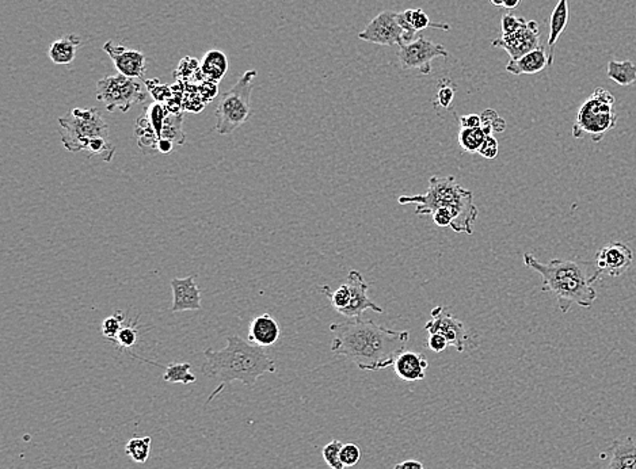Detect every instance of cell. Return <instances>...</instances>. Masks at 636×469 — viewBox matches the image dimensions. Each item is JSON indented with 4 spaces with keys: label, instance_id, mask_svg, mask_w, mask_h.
Listing matches in <instances>:
<instances>
[{
    "label": "cell",
    "instance_id": "9",
    "mask_svg": "<svg viewBox=\"0 0 636 469\" xmlns=\"http://www.w3.org/2000/svg\"><path fill=\"white\" fill-rule=\"evenodd\" d=\"M449 53L441 44H434L423 35L399 48L398 57L403 69H418L423 75L432 72V62L439 57H448Z\"/></svg>",
    "mask_w": 636,
    "mask_h": 469
},
{
    "label": "cell",
    "instance_id": "19",
    "mask_svg": "<svg viewBox=\"0 0 636 469\" xmlns=\"http://www.w3.org/2000/svg\"><path fill=\"white\" fill-rule=\"evenodd\" d=\"M547 67H549L548 53L544 46H539L517 60H510L506 65V71L513 75H535Z\"/></svg>",
    "mask_w": 636,
    "mask_h": 469
},
{
    "label": "cell",
    "instance_id": "22",
    "mask_svg": "<svg viewBox=\"0 0 636 469\" xmlns=\"http://www.w3.org/2000/svg\"><path fill=\"white\" fill-rule=\"evenodd\" d=\"M608 469H636V443L633 438L613 442Z\"/></svg>",
    "mask_w": 636,
    "mask_h": 469
},
{
    "label": "cell",
    "instance_id": "8",
    "mask_svg": "<svg viewBox=\"0 0 636 469\" xmlns=\"http://www.w3.org/2000/svg\"><path fill=\"white\" fill-rule=\"evenodd\" d=\"M148 94L144 82L121 73L103 78L96 83V99L105 105L107 112L120 109L127 113L134 105L145 102Z\"/></svg>",
    "mask_w": 636,
    "mask_h": 469
},
{
    "label": "cell",
    "instance_id": "38",
    "mask_svg": "<svg viewBox=\"0 0 636 469\" xmlns=\"http://www.w3.org/2000/svg\"><path fill=\"white\" fill-rule=\"evenodd\" d=\"M361 459V449L355 443H345L341 449V461L348 467H354Z\"/></svg>",
    "mask_w": 636,
    "mask_h": 469
},
{
    "label": "cell",
    "instance_id": "7",
    "mask_svg": "<svg viewBox=\"0 0 636 469\" xmlns=\"http://www.w3.org/2000/svg\"><path fill=\"white\" fill-rule=\"evenodd\" d=\"M256 71L251 69L220 98L216 109V132L222 136L232 134L243 125L251 114V93Z\"/></svg>",
    "mask_w": 636,
    "mask_h": 469
},
{
    "label": "cell",
    "instance_id": "29",
    "mask_svg": "<svg viewBox=\"0 0 636 469\" xmlns=\"http://www.w3.org/2000/svg\"><path fill=\"white\" fill-rule=\"evenodd\" d=\"M321 293L328 297L331 306L335 308L337 312L342 315L349 308L351 293H350L349 286L346 285V282L341 285L337 290H331L328 286H323Z\"/></svg>",
    "mask_w": 636,
    "mask_h": 469
},
{
    "label": "cell",
    "instance_id": "32",
    "mask_svg": "<svg viewBox=\"0 0 636 469\" xmlns=\"http://www.w3.org/2000/svg\"><path fill=\"white\" fill-rule=\"evenodd\" d=\"M410 18H412V25L416 33L422 32L425 29H440L445 32L450 30V26L448 24H433L422 8H412Z\"/></svg>",
    "mask_w": 636,
    "mask_h": 469
},
{
    "label": "cell",
    "instance_id": "42",
    "mask_svg": "<svg viewBox=\"0 0 636 469\" xmlns=\"http://www.w3.org/2000/svg\"><path fill=\"white\" fill-rule=\"evenodd\" d=\"M432 216H433L434 222H436L439 227H452L453 219H452L450 213H449L448 211H445V209H439V211H436Z\"/></svg>",
    "mask_w": 636,
    "mask_h": 469
},
{
    "label": "cell",
    "instance_id": "45",
    "mask_svg": "<svg viewBox=\"0 0 636 469\" xmlns=\"http://www.w3.org/2000/svg\"><path fill=\"white\" fill-rule=\"evenodd\" d=\"M394 469H425L422 463L416 461V460H406V461H402L399 464H396Z\"/></svg>",
    "mask_w": 636,
    "mask_h": 469
},
{
    "label": "cell",
    "instance_id": "6",
    "mask_svg": "<svg viewBox=\"0 0 636 469\" xmlns=\"http://www.w3.org/2000/svg\"><path fill=\"white\" fill-rule=\"evenodd\" d=\"M59 124L62 143L69 152L86 151L96 139H109V125L96 107L72 109Z\"/></svg>",
    "mask_w": 636,
    "mask_h": 469
},
{
    "label": "cell",
    "instance_id": "41",
    "mask_svg": "<svg viewBox=\"0 0 636 469\" xmlns=\"http://www.w3.org/2000/svg\"><path fill=\"white\" fill-rule=\"evenodd\" d=\"M448 341L440 334H430L427 339V347L434 353H443L448 347Z\"/></svg>",
    "mask_w": 636,
    "mask_h": 469
},
{
    "label": "cell",
    "instance_id": "25",
    "mask_svg": "<svg viewBox=\"0 0 636 469\" xmlns=\"http://www.w3.org/2000/svg\"><path fill=\"white\" fill-rule=\"evenodd\" d=\"M182 123H184L182 114L170 113L167 116V118H166V123H164V127H163L160 139L170 140L177 147L184 145L185 141H186V137H185V132L182 129Z\"/></svg>",
    "mask_w": 636,
    "mask_h": 469
},
{
    "label": "cell",
    "instance_id": "11",
    "mask_svg": "<svg viewBox=\"0 0 636 469\" xmlns=\"http://www.w3.org/2000/svg\"><path fill=\"white\" fill-rule=\"evenodd\" d=\"M491 45L505 49L509 53L510 60H517L540 46L539 24L536 21H524L517 30L502 34V37L494 39Z\"/></svg>",
    "mask_w": 636,
    "mask_h": 469
},
{
    "label": "cell",
    "instance_id": "34",
    "mask_svg": "<svg viewBox=\"0 0 636 469\" xmlns=\"http://www.w3.org/2000/svg\"><path fill=\"white\" fill-rule=\"evenodd\" d=\"M480 120H482V127L487 132V134H493L494 132L500 133V132H504L505 127H506V123L504 118H501L497 112L494 110H484L482 114H480Z\"/></svg>",
    "mask_w": 636,
    "mask_h": 469
},
{
    "label": "cell",
    "instance_id": "47",
    "mask_svg": "<svg viewBox=\"0 0 636 469\" xmlns=\"http://www.w3.org/2000/svg\"><path fill=\"white\" fill-rule=\"evenodd\" d=\"M505 1H506V0H490V3H491L493 6H495V7H504V6H505Z\"/></svg>",
    "mask_w": 636,
    "mask_h": 469
},
{
    "label": "cell",
    "instance_id": "17",
    "mask_svg": "<svg viewBox=\"0 0 636 469\" xmlns=\"http://www.w3.org/2000/svg\"><path fill=\"white\" fill-rule=\"evenodd\" d=\"M392 366H394L395 373L400 380L407 381V382H414V381H421L426 377L429 362L421 353L405 350L396 357Z\"/></svg>",
    "mask_w": 636,
    "mask_h": 469
},
{
    "label": "cell",
    "instance_id": "44",
    "mask_svg": "<svg viewBox=\"0 0 636 469\" xmlns=\"http://www.w3.org/2000/svg\"><path fill=\"white\" fill-rule=\"evenodd\" d=\"M174 143H171L170 140H166V139H160L158 141V152L166 155V154H170L174 151Z\"/></svg>",
    "mask_w": 636,
    "mask_h": 469
},
{
    "label": "cell",
    "instance_id": "43",
    "mask_svg": "<svg viewBox=\"0 0 636 469\" xmlns=\"http://www.w3.org/2000/svg\"><path fill=\"white\" fill-rule=\"evenodd\" d=\"M460 124H461V127H479L482 125V120L479 114H470V116L461 117Z\"/></svg>",
    "mask_w": 636,
    "mask_h": 469
},
{
    "label": "cell",
    "instance_id": "33",
    "mask_svg": "<svg viewBox=\"0 0 636 469\" xmlns=\"http://www.w3.org/2000/svg\"><path fill=\"white\" fill-rule=\"evenodd\" d=\"M342 443L341 441H331L328 442L323 450H321V454H323V459L326 461V464L330 467L331 469H345V466L342 464L341 461V449H342Z\"/></svg>",
    "mask_w": 636,
    "mask_h": 469
},
{
    "label": "cell",
    "instance_id": "18",
    "mask_svg": "<svg viewBox=\"0 0 636 469\" xmlns=\"http://www.w3.org/2000/svg\"><path fill=\"white\" fill-rule=\"evenodd\" d=\"M280 335V326L269 313L256 316L249 326V342L259 347L273 346L279 341Z\"/></svg>",
    "mask_w": 636,
    "mask_h": 469
},
{
    "label": "cell",
    "instance_id": "35",
    "mask_svg": "<svg viewBox=\"0 0 636 469\" xmlns=\"http://www.w3.org/2000/svg\"><path fill=\"white\" fill-rule=\"evenodd\" d=\"M137 323L133 321L130 324H125L121 331L118 333L116 341L113 344H116L117 347L120 348H130L133 347L136 342H137V338H139V331H137Z\"/></svg>",
    "mask_w": 636,
    "mask_h": 469
},
{
    "label": "cell",
    "instance_id": "40",
    "mask_svg": "<svg viewBox=\"0 0 636 469\" xmlns=\"http://www.w3.org/2000/svg\"><path fill=\"white\" fill-rule=\"evenodd\" d=\"M524 18H518V17H514V15H505L502 18V22H501V26H502V34H509V33H513L514 30H517L522 24H524Z\"/></svg>",
    "mask_w": 636,
    "mask_h": 469
},
{
    "label": "cell",
    "instance_id": "31",
    "mask_svg": "<svg viewBox=\"0 0 636 469\" xmlns=\"http://www.w3.org/2000/svg\"><path fill=\"white\" fill-rule=\"evenodd\" d=\"M125 313L123 311H117V312L110 315L109 317H106L102 323V327H100V331H102V335L109 339L110 342H114L118 333L121 331V328L125 326Z\"/></svg>",
    "mask_w": 636,
    "mask_h": 469
},
{
    "label": "cell",
    "instance_id": "2",
    "mask_svg": "<svg viewBox=\"0 0 636 469\" xmlns=\"http://www.w3.org/2000/svg\"><path fill=\"white\" fill-rule=\"evenodd\" d=\"M524 265L540 274L541 290L555 296L562 312H569L573 306L590 308L594 304L597 299L594 283L603 274L596 260L573 258L552 259L544 263L527 252L524 254Z\"/></svg>",
    "mask_w": 636,
    "mask_h": 469
},
{
    "label": "cell",
    "instance_id": "37",
    "mask_svg": "<svg viewBox=\"0 0 636 469\" xmlns=\"http://www.w3.org/2000/svg\"><path fill=\"white\" fill-rule=\"evenodd\" d=\"M454 93H456V89L452 85V82H449V80L441 82L439 90H437V95H436V105L440 106V107H444V109L450 107V105H452V102L454 99Z\"/></svg>",
    "mask_w": 636,
    "mask_h": 469
},
{
    "label": "cell",
    "instance_id": "5",
    "mask_svg": "<svg viewBox=\"0 0 636 469\" xmlns=\"http://www.w3.org/2000/svg\"><path fill=\"white\" fill-rule=\"evenodd\" d=\"M616 99L608 90L597 87L579 107L574 123L573 137L590 136L593 143H600L605 134L617 124L615 109Z\"/></svg>",
    "mask_w": 636,
    "mask_h": 469
},
{
    "label": "cell",
    "instance_id": "21",
    "mask_svg": "<svg viewBox=\"0 0 636 469\" xmlns=\"http://www.w3.org/2000/svg\"><path fill=\"white\" fill-rule=\"evenodd\" d=\"M82 45L80 37L76 34H68L52 42L49 48V59L55 64L65 65L73 62L76 57V51Z\"/></svg>",
    "mask_w": 636,
    "mask_h": 469
},
{
    "label": "cell",
    "instance_id": "28",
    "mask_svg": "<svg viewBox=\"0 0 636 469\" xmlns=\"http://www.w3.org/2000/svg\"><path fill=\"white\" fill-rule=\"evenodd\" d=\"M163 380L173 384H193L197 381V377L191 373V365L185 364H168L164 368Z\"/></svg>",
    "mask_w": 636,
    "mask_h": 469
},
{
    "label": "cell",
    "instance_id": "24",
    "mask_svg": "<svg viewBox=\"0 0 636 469\" xmlns=\"http://www.w3.org/2000/svg\"><path fill=\"white\" fill-rule=\"evenodd\" d=\"M608 78L620 86H631L636 82V65L631 60L608 63Z\"/></svg>",
    "mask_w": 636,
    "mask_h": 469
},
{
    "label": "cell",
    "instance_id": "12",
    "mask_svg": "<svg viewBox=\"0 0 636 469\" xmlns=\"http://www.w3.org/2000/svg\"><path fill=\"white\" fill-rule=\"evenodd\" d=\"M425 330L429 331V334L443 335L448 344L454 347L459 353H464L471 341L464 324L452 313L445 312L443 307L432 310V320L426 323Z\"/></svg>",
    "mask_w": 636,
    "mask_h": 469
},
{
    "label": "cell",
    "instance_id": "4",
    "mask_svg": "<svg viewBox=\"0 0 636 469\" xmlns=\"http://www.w3.org/2000/svg\"><path fill=\"white\" fill-rule=\"evenodd\" d=\"M400 205H415L416 215H433L439 209H445L452 219V229L456 233L472 235V224L479 216L471 190L460 186L454 177H432L429 188L423 194L402 195Z\"/></svg>",
    "mask_w": 636,
    "mask_h": 469
},
{
    "label": "cell",
    "instance_id": "3",
    "mask_svg": "<svg viewBox=\"0 0 636 469\" xmlns=\"http://www.w3.org/2000/svg\"><path fill=\"white\" fill-rule=\"evenodd\" d=\"M204 355L206 361L201 366V372L220 380L219 388L211 393L206 403H211L232 381H240L253 389L259 377L276 372L274 361L266 355L263 347L249 344L238 335H228L223 350L206 348Z\"/></svg>",
    "mask_w": 636,
    "mask_h": 469
},
{
    "label": "cell",
    "instance_id": "20",
    "mask_svg": "<svg viewBox=\"0 0 636 469\" xmlns=\"http://www.w3.org/2000/svg\"><path fill=\"white\" fill-rule=\"evenodd\" d=\"M569 0H559L551 14L549 18V35H548V63L549 67L554 63V53H555V45L560 37V34L565 32L567 24H569Z\"/></svg>",
    "mask_w": 636,
    "mask_h": 469
},
{
    "label": "cell",
    "instance_id": "1",
    "mask_svg": "<svg viewBox=\"0 0 636 469\" xmlns=\"http://www.w3.org/2000/svg\"><path fill=\"white\" fill-rule=\"evenodd\" d=\"M331 351L348 357L361 371L376 372L394 365L396 357L406 350L409 331H395L361 317L330 326Z\"/></svg>",
    "mask_w": 636,
    "mask_h": 469
},
{
    "label": "cell",
    "instance_id": "27",
    "mask_svg": "<svg viewBox=\"0 0 636 469\" xmlns=\"http://www.w3.org/2000/svg\"><path fill=\"white\" fill-rule=\"evenodd\" d=\"M151 437H133L130 438L125 445V453L130 460L137 464H144L151 453Z\"/></svg>",
    "mask_w": 636,
    "mask_h": 469
},
{
    "label": "cell",
    "instance_id": "26",
    "mask_svg": "<svg viewBox=\"0 0 636 469\" xmlns=\"http://www.w3.org/2000/svg\"><path fill=\"white\" fill-rule=\"evenodd\" d=\"M487 136L490 134H487V132L482 126L461 127L459 132V144L463 148V151L474 154V152H477V150L480 148L482 143L484 141Z\"/></svg>",
    "mask_w": 636,
    "mask_h": 469
},
{
    "label": "cell",
    "instance_id": "30",
    "mask_svg": "<svg viewBox=\"0 0 636 469\" xmlns=\"http://www.w3.org/2000/svg\"><path fill=\"white\" fill-rule=\"evenodd\" d=\"M168 114H170V112H168L167 106L160 103V102H152L145 110L144 117L147 118L148 124L154 129V132H155V134H157V137L159 140L160 137H161V132H163V127H164L166 118H167Z\"/></svg>",
    "mask_w": 636,
    "mask_h": 469
},
{
    "label": "cell",
    "instance_id": "14",
    "mask_svg": "<svg viewBox=\"0 0 636 469\" xmlns=\"http://www.w3.org/2000/svg\"><path fill=\"white\" fill-rule=\"evenodd\" d=\"M103 51L109 55L118 73L124 76L140 79L147 72V60L140 51L116 45L113 41H107L103 45Z\"/></svg>",
    "mask_w": 636,
    "mask_h": 469
},
{
    "label": "cell",
    "instance_id": "13",
    "mask_svg": "<svg viewBox=\"0 0 636 469\" xmlns=\"http://www.w3.org/2000/svg\"><path fill=\"white\" fill-rule=\"evenodd\" d=\"M634 260V251L620 242H612L605 245L596 255V263L599 269L612 278L623 276Z\"/></svg>",
    "mask_w": 636,
    "mask_h": 469
},
{
    "label": "cell",
    "instance_id": "23",
    "mask_svg": "<svg viewBox=\"0 0 636 469\" xmlns=\"http://www.w3.org/2000/svg\"><path fill=\"white\" fill-rule=\"evenodd\" d=\"M228 69V59L222 51L212 49L208 51L200 63V71L204 76H206L208 80L213 83H219Z\"/></svg>",
    "mask_w": 636,
    "mask_h": 469
},
{
    "label": "cell",
    "instance_id": "46",
    "mask_svg": "<svg viewBox=\"0 0 636 469\" xmlns=\"http://www.w3.org/2000/svg\"><path fill=\"white\" fill-rule=\"evenodd\" d=\"M520 1H521V0H506L504 7H505V8H508V10H513V8H515V7L518 6V3H520Z\"/></svg>",
    "mask_w": 636,
    "mask_h": 469
},
{
    "label": "cell",
    "instance_id": "10",
    "mask_svg": "<svg viewBox=\"0 0 636 469\" xmlns=\"http://www.w3.org/2000/svg\"><path fill=\"white\" fill-rule=\"evenodd\" d=\"M358 37L371 44L384 46H402L406 44L405 32L398 22V12L382 11L376 15Z\"/></svg>",
    "mask_w": 636,
    "mask_h": 469
},
{
    "label": "cell",
    "instance_id": "15",
    "mask_svg": "<svg viewBox=\"0 0 636 469\" xmlns=\"http://www.w3.org/2000/svg\"><path fill=\"white\" fill-rule=\"evenodd\" d=\"M346 285L349 286L350 293H351V301H350L349 308L342 313L344 316L349 319H358L361 315L372 310L373 312L384 313V308L380 306L375 304L366 294L369 285L364 281L362 274L357 270H350L346 278Z\"/></svg>",
    "mask_w": 636,
    "mask_h": 469
},
{
    "label": "cell",
    "instance_id": "16",
    "mask_svg": "<svg viewBox=\"0 0 636 469\" xmlns=\"http://www.w3.org/2000/svg\"><path fill=\"white\" fill-rule=\"evenodd\" d=\"M173 312L201 310V292L194 281V276L186 278H173Z\"/></svg>",
    "mask_w": 636,
    "mask_h": 469
},
{
    "label": "cell",
    "instance_id": "39",
    "mask_svg": "<svg viewBox=\"0 0 636 469\" xmlns=\"http://www.w3.org/2000/svg\"><path fill=\"white\" fill-rule=\"evenodd\" d=\"M498 151H500V144H498L497 139L493 134H490V136H487L484 139V141L482 143V145L477 150V154H479L482 157H484V159H495L498 155Z\"/></svg>",
    "mask_w": 636,
    "mask_h": 469
},
{
    "label": "cell",
    "instance_id": "36",
    "mask_svg": "<svg viewBox=\"0 0 636 469\" xmlns=\"http://www.w3.org/2000/svg\"><path fill=\"white\" fill-rule=\"evenodd\" d=\"M145 86H147V90L148 93L154 96L155 102H160V103H164L167 100H170L173 98V91L168 86L160 83L158 79L155 80H145L144 82Z\"/></svg>",
    "mask_w": 636,
    "mask_h": 469
}]
</instances>
